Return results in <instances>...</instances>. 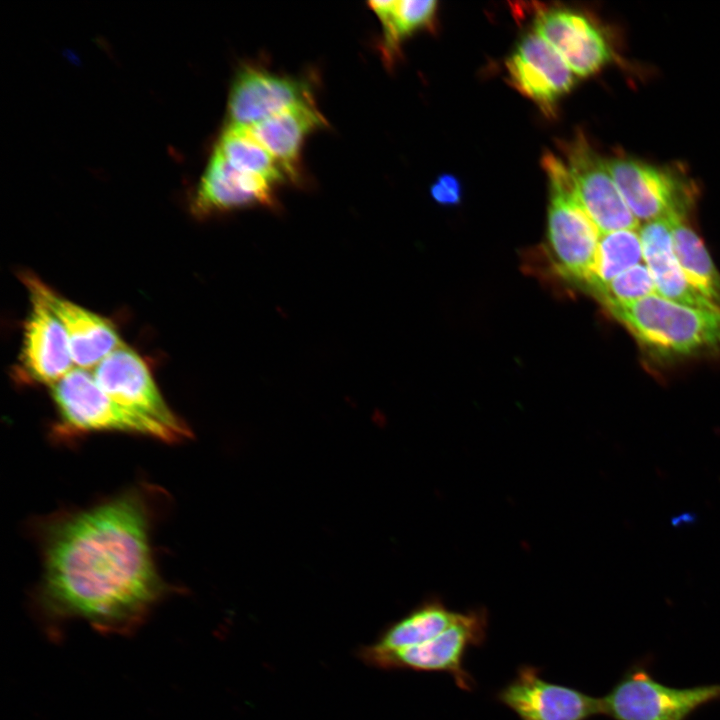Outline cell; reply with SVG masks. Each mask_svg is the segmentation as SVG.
Segmentation results:
<instances>
[{
	"label": "cell",
	"instance_id": "18",
	"mask_svg": "<svg viewBox=\"0 0 720 720\" xmlns=\"http://www.w3.org/2000/svg\"><path fill=\"white\" fill-rule=\"evenodd\" d=\"M326 125L313 101L291 106L251 127L258 142L278 161L289 178L297 176L306 138Z\"/></svg>",
	"mask_w": 720,
	"mask_h": 720
},
{
	"label": "cell",
	"instance_id": "23",
	"mask_svg": "<svg viewBox=\"0 0 720 720\" xmlns=\"http://www.w3.org/2000/svg\"><path fill=\"white\" fill-rule=\"evenodd\" d=\"M640 263H643V249L637 229L602 233L588 287L596 293L612 279Z\"/></svg>",
	"mask_w": 720,
	"mask_h": 720
},
{
	"label": "cell",
	"instance_id": "6",
	"mask_svg": "<svg viewBox=\"0 0 720 720\" xmlns=\"http://www.w3.org/2000/svg\"><path fill=\"white\" fill-rule=\"evenodd\" d=\"M720 699V684L674 688L647 672L627 673L601 700L602 714L614 720H686L700 706Z\"/></svg>",
	"mask_w": 720,
	"mask_h": 720
},
{
	"label": "cell",
	"instance_id": "2",
	"mask_svg": "<svg viewBox=\"0 0 720 720\" xmlns=\"http://www.w3.org/2000/svg\"><path fill=\"white\" fill-rule=\"evenodd\" d=\"M542 163L550 188L547 241L553 265L565 280L588 286L601 233L581 204L568 167L550 153Z\"/></svg>",
	"mask_w": 720,
	"mask_h": 720
},
{
	"label": "cell",
	"instance_id": "21",
	"mask_svg": "<svg viewBox=\"0 0 720 720\" xmlns=\"http://www.w3.org/2000/svg\"><path fill=\"white\" fill-rule=\"evenodd\" d=\"M369 7L383 27V53L393 60L402 40L432 25L438 2L434 0L371 1Z\"/></svg>",
	"mask_w": 720,
	"mask_h": 720
},
{
	"label": "cell",
	"instance_id": "10",
	"mask_svg": "<svg viewBox=\"0 0 720 720\" xmlns=\"http://www.w3.org/2000/svg\"><path fill=\"white\" fill-rule=\"evenodd\" d=\"M566 155L578 198L600 233L638 229L639 221L621 196L607 161L601 159L583 135L567 144Z\"/></svg>",
	"mask_w": 720,
	"mask_h": 720
},
{
	"label": "cell",
	"instance_id": "17",
	"mask_svg": "<svg viewBox=\"0 0 720 720\" xmlns=\"http://www.w3.org/2000/svg\"><path fill=\"white\" fill-rule=\"evenodd\" d=\"M639 234L643 262L655 283L656 293L669 300L696 308L720 311L687 280L674 251L671 227L667 218L646 222Z\"/></svg>",
	"mask_w": 720,
	"mask_h": 720
},
{
	"label": "cell",
	"instance_id": "4",
	"mask_svg": "<svg viewBox=\"0 0 720 720\" xmlns=\"http://www.w3.org/2000/svg\"><path fill=\"white\" fill-rule=\"evenodd\" d=\"M50 392L59 416L55 433L63 438L90 432H125L176 441L161 425L112 399L89 370L75 367L51 385Z\"/></svg>",
	"mask_w": 720,
	"mask_h": 720
},
{
	"label": "cell",
	"instance_id": "24",
	"mask_svg": "<svg viewBox=\"0 0 720 720\" xmlns=\"http://www.w3.org/2000/svg\"><path fill=\"white\" fill-rule=\"evenodd\" d=\"M595 294L608 308L656 294V287L648 267L643 262L624 271Z\"/></svg>",
	"mask_w": 720,
	"mask_h": 720
},
{
	"label": "cell",
	"instance_id": "7",
	"mask_svg": "<svg viewBox=\"0 0 720 720\" xmlns=\"http://www.w3.org/2000/svg\"><path fill=\"white\" fill-rule=\"evenodd\" d=\"M91 372L97 384L126 409L161 425L176 441L190 436L187 425L163 398L146 362L126 344Z\"/></svg>",
	"mask_w": 720,
	"mask_h": 720
},
{
	"label": "cell",
	"instance_id": "25",
	"mask_svg": "<svg viewBox=\"0 0 720 720\" xmlns=\"http://www.w3.org/2000/svg\"><path fill=\"white\" fill-rule=\"evenodd\" d=\"M432 199L442 206L458 205L462 198V187L458 178L451 174H442L431 185Z\"/></svg>",
	"mask_w": 720,
	"mask_h": 720
},
{
	"label": "cell",
	"instance_id": "15",
	"mask_svg": "<svg viewBox=\"0 0 720 720\" xmlns=\"http://www.w3.org/2000/svg\"><path fill=\"white\" fill-rule=\"evenodd\" d=\"M273 184L233 167L213 150L207 167L191 197L190 209L198 218L243 208L274 207Z\"/></svg>",
	"mask_w": 720,
	"mask_h": 720
},
{
	"label": "cell",
	"instance_id": "14",
	"mask_svg": "<svg viewBox=\"0 0 720 720\" xmlns=\"http://www.w3.org/2000/svg\"><path fill=\"white\" fill-rule=\"evenodd\" d=\"M27 289L37 292L61 321L75 367L93 370L124 345L116 327L104 317L59 295L31 273H23Z\"/></svg>",
	"mask_w": 720,
	"mask_h": 720
},
{
	"label": "cell",
	"instance_id": "19",
	"mask_svg": "<svg viewBox=\"0 0 720 720\" xmlns=\"http://www.w3.org/2000/svg\"><path fill=\"white\" fill-rule=\"evenodd\" d=\"M458 614L441 599L431 597L388 625L376 641L366 647L376 652H388L423 644L452 625Z\"/></svg>",
	"mask_w": 720,
	"mask_h": 720
},
{
	"label": "cell",
	"instance_id": "13",
	"mask_svg": "<svg viewBox=\"0 0 720 720\" xmlns=\"http://www.w3.org/2000/svg\"><path fill=\"white\" fill-rule=\"evenodd\" d=\"M310 101H313L310 88L304 81L245 65L231 86L227 125L251 127L291 106Z\"/></svg>",
	"mask_w": 720,
	"mask_h": 720
},
{
	"label": "cell",
	"instance_id": "3",
	"mask_svg": "<svg viewBox=\"0 0 720 720\" xmlns=\"http://www.w3.org/2000/svg\"><path fill=\"white\" fill-rule=\"evenodd\" d=\"M645 345L688 355L720 348V311L692 307L659 294L607 308Z\"/></svg>",
	"mask_w": 720,
	"mask_h": 720
},
{
	"label": "cell",
	"instance_id": "22",
	"mask_svg": "<svg viewBox=\"0 0 720 720\" xmlns=\"http://www.w3.org/2000/svg\"><path fill=\"white\" fill-rule=\"evenodd\" d=\"M214 149L233 167L260 176L272 184L280 183L288 177L278 161L254 137L249 127L227 125Z\"/></svg>",
	"mask_w": 720,
	"mask_h": 720
},
{
	"label": "cell",
	"instance_id": "1",
	"mask_svg": "<svg viewBox=\"0 0 720 720\" xmlns=\"http://www.w3.org/2000/svg\"><path fill=\"white\" fill-rule=\"evenodd\" d=\"M151 520L144 490L133 489L50 523L36 600L42 615L81 619L103 633L135 630L167 590Z\"/></svg>",
	"mask_w": 720,
	"mask_h": 720
},
{
	"label": "cell",
	"instance_id": "12",
	"mask_svg": "<svg viewBox=\"0 0 720 720\" xmlns=\"http://www.w3.org/2000/svg\"><path fill=\"white\" fill-rule=\"evenodd\" d=\"M512 85L547 115L575 84V74L561 55L536 32L525 34L506 61Z\"/></svg>",
	"mask_w": 720,
	"mask_h": 720
},
{
	"label": "cell",
	"instance_id": "8",
	"mask_svg": "<svg viewBox=\"0 0 720 720\" xmlns=\"http://www.w3.org/2000/svg\"><path fill=\"white\" fill-rule=\"evenodd\" d=\"M607 164L621 196L638 221L684 216L694 192L684 176L628 157H615Z\"/></svg>",
	"mask_w": 720,
	"mask_h": 720
},
{
	"label": "cell",
	"instance_id": "16",
	"mask_svg": "<svg viewBox=\"0 0 720 720\" xmlns=\"http://www.w3.org/2000/svg\"><path fill=\"white\" fill-rule=\"evenodd\" d=\"M534 28L580 77L595 74L612 59L604 34L578 12L566 8L540 10L535 16Z\"/></svg>",
	"mask_w": 720,
	"mask_h": 720
},
{
	"label": "cell",
	"instance_id": "11",
	"mask_svg": "<svg viewBox=\"0 0 720 720\" xmlns=\"http://www.w3.org/2000/svg\"><path fill=\"white\" fill-rule=\"evenodd\" d=\"M28 291L31 305L24 323L18 370L27 382L51 386L75 364L61 321L37 292Z\"/></svg>",
	"mask_w": 720,
	"mask_h": 720
},
{
	"label": "cell",
	"instance_id": "5",
	"mask_svg": "<svg viewBox=\"0 0 720 720\" xmlns=\"http://www.w3.org/2000/svg\"><path fill=\"white\" fill-rule=\"evenodd\" d=\"M487 629L486 609H472L459 612L452 625L423 644L388 652L362 646L357 656L363 663L384 670L446 673L460 689L471 691L475 681L465 669L464 659L470 648L485 642Z\"/></svg>",
	"mask_w": 720,
	"mask_h": 720
},
{
	"label": "cell",
	"instance_id": "9",
	"mask_svg": "<svg viewBox=\"0 0 720 720\" xmlns=\"http://www.w3.org/2000/svg\"><path fill=\"white\" fill-rule=\"evenodd\" d=\"M519 720H588L602 714L600 698L549 682L534 666L522 665L496 694Z\"/></svg>",
	"mask_w": 720,
	"mask_h": 720
},
{
	"label": "cell",
	"instance_id": "20",
	"mask_svg": "<svg viewBox=\"0 0 720 720\" xmlns=\"http://www.w3.org/2000/svg\"><path fill=\"white\" fill-rule=\"evenodd\" d=\"M669 221L677 260L690 284L720 307V274L699 236L685 223L683 216Z\"/></svg>",
	"mask_w": 720,
	"mask_h": 720
}]
</instances>
